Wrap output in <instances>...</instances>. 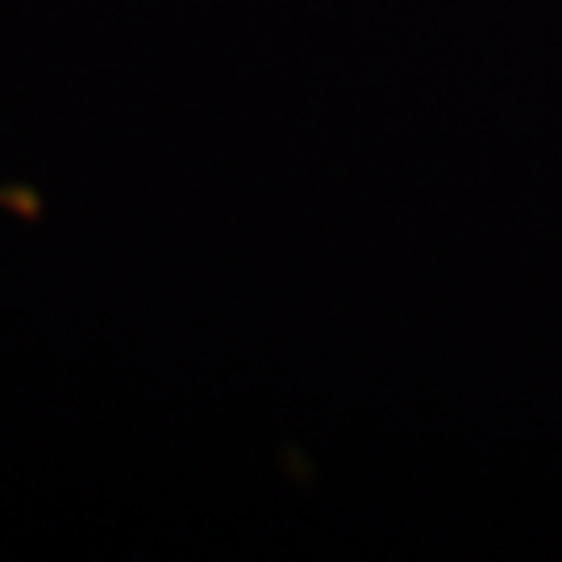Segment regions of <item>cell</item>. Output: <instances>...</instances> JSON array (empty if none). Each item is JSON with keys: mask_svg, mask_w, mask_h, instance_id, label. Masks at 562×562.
<instances>
[{"mask_svg": "<svg viewBox=\"0 0 562 562\" xmlns=\"http://www.w3.org/2000/svg\"><path fill=\"white\" fill-rule=\"evenodd\" d=\"M0 213H13L25 222H38L42 217V196L30 188H0Z\"/></svg>", "mask_w": 562, "mask_h": 562, "instance_id": "1", "label": "cell"}]
</instances>
